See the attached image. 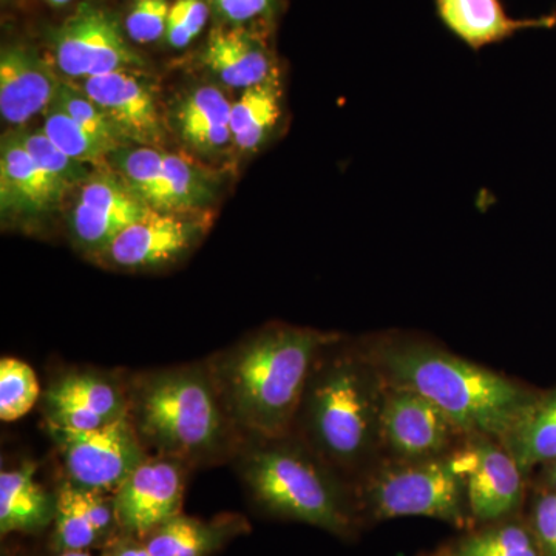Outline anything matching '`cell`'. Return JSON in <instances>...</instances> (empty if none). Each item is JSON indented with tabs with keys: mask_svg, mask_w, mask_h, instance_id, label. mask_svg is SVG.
<instances>
[{
	"mask_svg": "<svg viewBox=\"0 0 556 556\" xmlns=\"http://www.w3.org/2000/svg\"><path fill=\"white\" fill-rule=\"evenodd\" d=\"M211 9L222 22L229 25L248 24L258 17L270 16L277 0H208Z\"/></svg>",
	"mask_w": 556,
	"mask_h": 556,
	"instance_id": "obj_35",
	"label": "cell"
},
{
	"mask_svg": "<svg viewBox=\"0 0 556 556\" xmlns=\"http://www.w3.org/2000/svg\"><path fill=\"white\" fill-rule=\"evenodd\" d=\"M522 473L556 459V388L533 404L501 439Z\"/></svg>",
	"mask_w": 556,
	"mask_h": 556,
	"instance_id": "obj_24",
	"label": "cell"
},
{
	"mask_svg": "<svg viewBox=\"0 0 556 556\" xmlns=\"http://www.w3.org/2000/svg\"><path fill=\"white\" fill-rule=\"evenodd\" d=\"M53 54L61 72L79 80L142 65L141 58L124 39L115 17L90 2L80 3L56 28Z\"/></svg>",
	"mask_w": 556,
	"mask_h": 556,
	"instance_id": "obj_9",
	"label": "cell"
},
{
	"mask_svg": "<svg viewBox=\"0 0 556 556\" xmlns=\"http://www.w3.org/2000/svg\"><path fill=\"white\" fill-rule=\"evenodd\" d=\"M450 456L466 486L471 521L492 525L514 517L525 496V473L497 439L471 434Z\"/></svg>",
	"mask_w": 556,
	"mask_h": 556,
	"instance_id": "obj_8",
	"label": "cell"
},
{
	"mask_svg": "<svg viewBox=\"0 0 556 556\" xmlns=\"http://www.w3.org/2000/svg\"><path fill=\"white\" fill-rule=\"evenodd\" d=\"M433 3L441 24L473 51L506 42L521 31L556 27V13L511 17L503 0H433Z\"/></svg>",
	"mask_w": 556,
	"mask_h": 556,
	"instance_id": "obj_20",
	"label": "cell"
},
{
	"mask_svg": "<svg viewBox=\"0 0 556 556\" xmlns=\"http://www.w3.org/2000/svg\"><path fill=\"white\" fill-rule=\"evenodd\" d=\"M17 139L24 149L30 153L33 160L36 161L38 166L43 170L49 172L54 178L64 182L67 188L70 186L80 185L86 182L91 177L87 170L86 164L79 161L70 159L67 153L62 152L56 144L49 137H47L43 129L38 130H14Z\"/></svg>",
	"mask_w": 556,
	"mask_h": 556,
	"instance_id": "obj_31",
	"label": "cell"
},
{
	"mask_svg": "<svg viewBox=\"0 0 556 556\" xmlns=\"http://www.w3.org/2000/svg\"><path fill=\"white\" fill-rule=\"evenodd\" d=\"M361 501L376 521L424 517L456 527L471 521L466 486L450 453L380 466L365 479Z\"/></svg>",
	"mask_w": 556,
	"mask_h": 556,
	"instance_id": "obj_6",
	"label": "cell"
},
{
	"mask_svg": "<svg viewBox=\"0 0 556 556\" xmlns=\"http://www.w3.org/2000/svg\"><path fill=\"white\" fill-rule=\"evenodd\" d=\"M149 208L118 175H94L84 182L73 208V237L84 251L97 257Z\"/></svg>",
	"mask_w": 556,
	"mask_h": 556,
	"instance_id": "obj_15",
	"label": "cell"
},
{
	"mask_svg": "<svg viewBox=\"0 0 556 556\" xmlns=\"http://www.w3.org/2000/svg\"><path fill=\"white\" fill-rule=\"evenodd\" d=\"M543 489L556 492V459L544 466Z\"/></svg>",
	"mask_w": 556,
	"mask_h": 556,
	"instance_id": "obj_37",
	"label": "cell"
},
{
	"mask_svg": "<svg viewBox=\"0 0 556 556\" xmlns=\"http://www.w3.org/2000/svg\"><path fill=\"white\" fill-rule=\"evenodd\" d=\"M101 556H153L144 541L129 535L110 538Z\"/></svg>",
	"mask_w": 556,
	"mask_h": 556,
	"instance_id": "obj_36",
	"label": "cell"
},
{
	"mask_svg": "<svg viewBox=\"0 0 556 556\" xmlns=\"http://www.w3.org/2000/svg\"><path fill=\"white\" fill-rule=\"evenodd\" d=\"M56 511L51 497L36 479L33 463L0 473V532L36 533L50 525Z\"/></svg>",
	"mask_w": 556,
	"mask_h": 556,
	"instance_id": "obj_21",
	"label": "cell"
},
{
	"mask_svg": "<svg viewBox=\"0 0 556 556\" xmlns=\"http://www.w3.org/2000/svg\"><path fill=\"white\" fill-rule=\"evenodd\" d=\"M61 80L31 47L13 43L0 54V113L22 126L53 104Z\"/></svg>",
	"mask_w": 556,
	"mask_h": 556,
	"instance_id": "obj_18",
	"label": "cell"
},
{
	"mask_svg": "<svg viewBox=\"0 0 556 556\" xmlns=\"http://www.w3.org/2000/svg\"><path fill=\"white\" fill-rule=\"evenodd\" d=\"M129 416L144 448L185 464L229 453L239 430L226 413L208 367L164 369L129 391Z\"/></svg>",
	"mask_w": 556,
	"mask_h": 556,
	"instance_id": "obj_3",
	"label": "cell"
},
{
	"mask_svg": "<svg viewBox=\"0 0 556 556\" xmlns=\"http://www.w3.org/2000/svg\"><path fill=\"white\" fill-rule=\"evenodd\" d=\"M201 62L233 89L280 83V70L266 40L241 25L214 28L201 53Z\"/></svg>",
	"mask_w": 556,
	"mask_h": 556,
	"instance_id": "obj_19",
	"label": "cell"
},
{
	"mask_svg": "<svg viewBox=\"0 0 556 556\" xmlns=\"http://www.w3.org/2000/svg\"><path fill=\"white\" fill-rule=\"evenodd\" d=\"M431 556H453L450 554V551L447 547L442 548V551H439L438 554L431 555Z\"/></svg>",
	"mask_w": 556,
	"mask_h": 556,
	"instance_id": "obj_40",
	"label": "cell"
},
{
	"mask_svg": "<svg viewBox=\"0 0 556 556\" xmlns=\"http://www.w3.org/2000/svg\"><path fill=\"white\" fill-rule=\"evenodd\" d=\"M47 3H50V5H53V7H64V5H68L70 2H72V0H46Z\"/></svg>",
	"mask_w": 556,
	"mask_h": 556,
	"instance_id": "obj_39",
	"label": "cell"
},
{
	"mask_svg": "<svg viewBox=\"0 0 556 556\" xmlns=\"http://www.w3.org/2000/svg\"><path fill=\"white\" fill-rule=\"evenodd\" d=\"M53 104L60 108L62 112L67 113L70 118L78 123L83 129L90 131L94 137L104 139V141L115 146L116 149L127 146L126 139L113 126L109 116L102 112L97 102L90 100L89 94L80 87L61 80Z\"/></svg>",
	"mask_w": 556,
	"mask_h": 556,
	"instance_id": "obj_30",
	"label": "cell"
},
{
	"mask_svg": "<svg viewBox=\"0 0 556 556\" xmlns=\"http://www.w3.org/2000/svg\"><path fill=\"white\" fill-rule=\"evenodd\" d=\"M40 397L39 380L20 358L0 361V419L13 422L27 415Z\"/></svg>",
	"mask_w": 556,
	"mask_h": 556,
	"instance_id": "obj_29",
	"label": "cell"
},
{
	"mask_svg": "<svg viewBox=\"0 0 556 556\" xmlns=\"http://www.w3.org/2000/svg\"><path fill=\"white\" fill-rule=\"evenodd\" d=\"M188 464L149 456L113 493L121 535L146 540L160 526L182 514Z\"/></svg>",
	"mask_w": 556,
	"mask_h": 556,
	"instance_id": "obj_11",
	"label": "cell"
},
{
	"mask_svg": "<svg viewBox=\"0 0 556 556\" xmlns=\"http://www.w3.org/2000/svg\"><path fill=\"white\" fill-rule=\"evenodd\" d=\"M169 10V0H135L124 22L127 36L137 43L164 39Z\"/></svg>",
	"mask_w": 556,
	"mask_h": 556,
	"instance_id": "obj_33",
	"label": "cell"
},
{
	"mask_svg": "<svg viewBox=\"0 0 556 556\" xmlns=\"http://www.w3.org/2000/svg\"><path fill=\"white\" fill-rule=\"evenodd\" d=\"M60 556H91L87 551L61 552Z\"/></svg>",
	"mask_w": 556,
	"mask_h": 556,
	"instance_id": "obj_38",
	"label": "cell"
},
{
	"mask_svg": "<svg viewBox=\"0 0 556 556\" xmlns=\"http://www.w3.org/2000/svg\"><path fill=\"white\" fill-rule=\"evenodd\" d=\"M244 526L233 515L203 521L179 514L142 541L153 556H211L243 533Z\"/></svg>",
	"mask_w": 556,
	"mask_h": 556,
	"instance_id": "obj_22",
	"label": "cell"
},
{
	"mask_svg": "<svg viewBox=\"0 0 556 556\" xmlns=\"http://www.w3.org/2000/svg\"><path fill=\"white\" fill-rule=\"evenodd\" d=\"M232 104L215 87L193 90L177 109V126L182 139L201 153H217L232 139Z\"/></svg>",
	"mask_w": 556,
	"mask_h": 556,
	"instance_id": "obj_23",
	"label": "cell"
},
{
	"mask_svg": "<svg viewBox=\"0 0 556 556\" xmlns=\"http://www.w3.org/2000/svg\"><path fill=\"white\" fill-rule=\"evenodd\" d=\"M338 336L274 325L208 364L226 413L239 433L260 441L287 438L311 372Z\"/></svg>",
	"mask_w": 556,
	"mask_h": 556,
	"instance_id": "obj_1",
	"label": "cell"
},
{
	"mask_svg": "<svg viewBox=\"0 0 556 556\" xmlns=\"http://www.w3.org/2000/svg\"><path fill=\"white\" fill-rule=\"evenodd\" d=\"M365 354L387 383L422 394L466 437L501 441L538 397L506 376L416 340H380Z\"/></svg>",
	"mask_w": 556,
	"mask_h": 556,
	"instance_id": "obj_2",
	"label": "cell"
},
{
	"mask_svg": "<svg viewBox=\"0 0 556 556\" xmlns=\"http://www.w3.org/2000/svg\"><path fill=\"white\" fill-rule=\"evenodd\" d=\"M47 427L90 431L129 415V391L100 371H68L43 394Z\"/></svg>",
	"mask_w": 556,
	"mask_h": 556,
	"instance_id": "obj_13",
	"label": "cell"
},
{
	"mask_svg": "<svg viewBox=\"0 0 556 556\" xmlns=\"http://www.w3.org/2000/svg\"><path fill=\"white\" fill-rule=\"evenodd\" d=\"M281 115L280 83L249 87L230 109L232 141L243 152H254L276 130Z\"/></svg>",
	"mask_w": 556,
	"mask_h": 556,
	"instance_id": "obj_25",
	"label": "cell"
},
{
	"mask_svg": "<svg viewBox=\"0 0 556 556\" xmlns=\"http://www.w3.org/2000/svg\"><path fill=\"white\" fill-rule=\"evenodd\" d=\"M47 428L60 448L68 481L79 489L115 493L149 457L129 415L90 431Z\"/></svg>",
	"mask_w": 556,
	"mask_h": 556,
	"instance_id": "obj_7",
	"label": "cell"
},
{
	"mask_svg": "<svg viewBox=\"0 0 556 556\" xmlns=\"http://www.w3.org/2000/svg\"><path fill=\"white\" fill-rule=\"evenodd\" d=\"M211 11L208 0H175L170 3L164 40L172 49H185L204 30Z\"/></svg>",
	"mask_w": 556,
	"mask_h": 556,
	"instance_id": "obj_32",
	"label": "cell"
},
{
	"mask_svg": "<svg viewBox=\"0 0 556 556\" xmlns=\"http://www.w3.org/2000/svg\"><path fill=\"white\" fill-rule=\"evenodd\" d=\"M324 463L302 445L270 439L249 450L241 473L270 514L345 536L353 532V507Z\"/></svg>",
	"mask_w": 556,
	"mask_h": 556,
	"instance_id": "obj_5",
	"label": "cell"
},
{
	"mask_svg": "<svg viewBox=\"0 0 556 556\" xmlns=\"http://www.w3.org/2000/svg\"><path fill=\"white\" fill-rule=\"evenodd\" d=\"M447 548L453 556H544L529 525L511 518L485 525Z\"/></svg>",
	"mask_w": 556,
	"mask_h": 556,
	"instance_id": "obj_26",
	"label": "cell"
},
{
	"mask_svg": "<svg viewBox=\"0 0 556 556\" xmlns=\"http://www.w3.org/2000/svg\"><path fill=\"white\" fill-rule=\"evenodd\" d=\"M68 188L36 164L14 131L2 139L0 152V204L2 214L35 219L61 203Z\"/></svg>",
	"mask_w": 556,
	"mask_h": 556,
	"instance_id": "obj_17",
	"label": "cell"
},
{
	"mask_svg": "<svg viewBox=\"0 0 556 556\" xmlns=\"http://www.w3.org/2000/svg\"><path fill=\"white\" fill-rule=\"evenodd\" d=\"M383 388L367 354L345 351L316 364L300 412L321 460L346 470L367 463L380 442Z\"/></svg>",
	"mask_w": 556,
	"mask_h": 556,
	"instance_id": "obj_4",
	"label": "cell"
},
{
	"mask_svg": "<svg viewBox=\"0 0 556 556\" xmlns=\"http://www.w3.org/2000/svg\"><path fill=\"white\" fill-rule=\"evenodd\" d=\"M79 87L100 105L127 142L155 148L163 141L152 93L130 70L83 79Z\"/></svg>",
	"mask_w": 556,
	"mask_h": 556,
	"instance_id": "obj_16",
	"label": "cell"
},
{
	"mask_svg": "<svg viewBox=\"0 0 556 556\" xmlns=\"http://www.w3.org/2000/svg\"><path fill=\"white\" fill-rule=\"evenodd\" d=\"M201 233L199 219L186 212L149 208L94 258L119 269L163 268L189 252Z\"/></svg>",
	"mask_w": 556,
	"mask_h": 556,
	"instance_id": "obj_14",
	"label": "cell"
},
{
	"mask_svg": "<svg viewBox=\"0 0 556 556\" xmlns=\"http://www.w3.org/2000/svg\"><path fill=\"white\" fill-rule=\"evenodd\" d=\"M116 175L146 206L163 212H189L211 197L199 169L155 148L124 146L109 155Z\"/></svg>",
	"mask_w": 556,
	"mask_h": 556,
	"instance_id": "obj_10",
	"label": "cell"
},
{
	"mask_svg": "<svg viewBox=\"0 0 556 556\" xmlns=\"http://www.w3.org/2000/svg\"><path fill=\"white\" fill-rule=\"evenodd\" d=\"M42 129L62 152L79 163H98L109 159L110 153L116 150L115 146L83 129L54 104L46 110V124Z\"/></svg>",
	"mask_w": 556,
	"mask_h": 556,
	"instance_id": "obj_28",
	"label": "cell"
},
{
	"mask_svg": "<svg viewBox=\"0 0 556 556\" xmlns=\"http://www.w3.org/2000/svg\"><path fill=\"white\" fill-rule=\"evenodd\" d=\"M54 522V547L60 554L87 551L101 541L100 533L91 525L80 504L78 490L70 481H65L58 490Z\"/></svg>",
	"mask_w": 556,
	"mask_h": 556,
	"instance_id": "obj_27",
	"label": "cell"
},
{
	"mask_svg": "<svg viewBox=\"0 0 556 556\" xmlns=\"http://www.w3.org/2000/svg\"><path fill=\"white\" fill-rule=\"evenodd\" d=\"M460 433L433 402L407 387L387 383L380 409V444L396 459L447 455Z\"/></svg>",
	"mask_w": 556,
	"mask_h": 556,
	"instance_id": "obj_12",
	"label": "cell"
},
{
	"mask_svg": "<svg viewBox=\"0 0 556 556\" xmlns=\"http://www.w3.org/2000/svg\"><path fill=\"white\" fill-rule=\"evenodd\" d=\"M530 530L544 556H556V492L544 490L533 500Z\"/></svg>",
	"mask_w": 556,
	"mask_h": 556,
	"instance_id": "obj_34",
	"label": "cell"
}]
</instances>
